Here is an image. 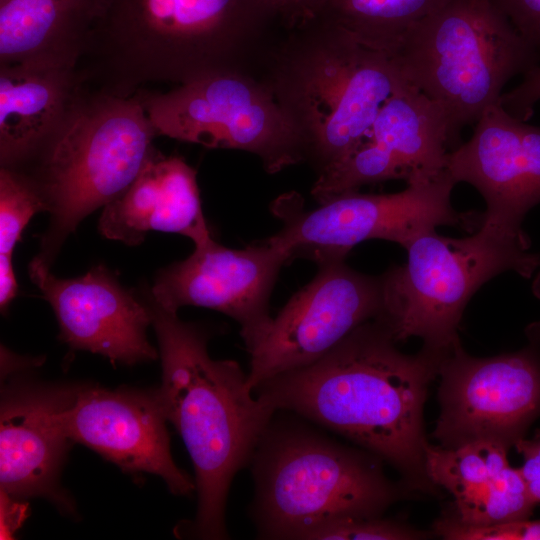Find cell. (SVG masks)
I'll return each instance as SVG.
<instances>
[{"mask_svg": "<svg viewBox=\"0 0 540 540\" xmlns=\"http://www.w3.org/2000/svg\"><path fill=\"white\" fill-rule=\"evenodd\" d=\"M99 232L129 246L148 232L177 233L195 245L211 239L204 217L196 171L181 157L156 150L134 181L104 206Z\"/></svg>", "mask_w": 540, "mask_h": 540, "instance_id": "18", "label": "cell"}, {"mask_svg": "<svg viewBox=\"0 0 540 540\" xmlns=\"http://www.w3.org/2000/svg\"><path fill=\"white\" fill-rule=\"evenodd\" d=\"M508 447L476 440L455 448L428 445L426 473L454 498L458 523L488 526L528 519L535 503L519 468L510 466Z\"/></svg>", "mask_w": 540, "mask_h": 540, "instance_id": "19", "label": "cell"}, {"mask_svg": "<svg viewBox=\"0 0 540 540\" xmlns=\"http://www.w3.org/2000/svg\"><path fill=\"white\" fill-rule=\"evenodd\" d=\"M403 79L445 111L454 137L535 66L536 48L493 0H446L403 36L390 57Z\"/></svg>", "mask_w": 540, "mask_h": 540, "instance_id": "7", "label": "cell"}, {"mask_svg": "<svg viewBox=\"0 0 540 540\" xmlns=\"http://www.w3.org/2000/svg\"><path fill=\"white\" fill-rule=\"evenodd\" d=\"M47 211L33 182L22 172L0 169V255L13 256L16 243L33 215Z\"/></svg>", "mask_w": 540, "mask_h": 540, "instance_id": "24", "label": "cell"}, {"mask_svg": "<svg viewBox=\"0 0 540 540\" xmlns=\"http://www.w3.org/2000/svg\"><path fill=\"white\" fill-rule=\"evenodd\" d=\"M455 184L444 171L430 180L407 183L397 193L347 192L311 211L296 210L293 203L289 209L276 205L284 226L269 239L286 249L291 260L304 257L316 263L345 258L356 244L369 239L392 241L406 249L437 226H473L474 214L452 207Z\"/></svg>", "mask_w": 540, "mask_h": 540, "instance_id": "10", "label": "cell"}, {"mask_svg": "<svg viewBox=\"0 0 540 540\" xmlns=\"http://www.w3.org/2000/svg\"><path fill=\"white\" fill-rule=\"evenodd\" d=\"M284 28H293L318 17L328 0H264Z\"/></svg>", "mask_w": 540, "mask_h": 540, "instance_id": "29", "label": "cell"}, {"mask_svg": "<svg viewBox=\"0 0 540 540\" xmlns=\"http://www.w3.org/2000/svg\"><path fill=\"white\" fill-rule=\"evenodd\" d=\"M18 291L12 256L0 255V307L6 311Z\"/></svg>", "mask_w": 540, "mask_h": 540, "instance_id": "32", "label": "cell"}, {"mask_svg": "<svg viewBox=\"0 0 540 540\" xmlns=\"http://www.w3.org/2000/svg\"><path fill=\"white\" fill-rule=\"evenodd\" d=\"M425 534L398 521L376 517H345L310 531L304 540H411Z\"/></svg>", "mask_w": 540, "mask_h": 540, "instance_id": "25", "label": "cell"}, {"mask_svg": "<svg viewBox=\"0 0 540 540\" xmlns=\"http://www.w3.org/2000/svg\"><path fill=\"white\" fill-rule=\"evenodd\" d=\"M277 23L264 0H98L80 69L88 83L126 97L151 82L256 75Z\"/></svg>", "mask_w": 540, "mask_h": 540, "instance_id": "2", "label": "cell"}, {"mask_svg": "<svg viewBox=\"0 0 540 540\" xmlns=\"http://www.w3.org/2000/svg\"><path fill=\"white\" fill-rule=\"evenodd\" d=\"M134 94L158 136L252 153L270 174L307 159L298 131L253 73L220 72L168 92Z\"/></svg>", "mask_w": 540, "mask_h": 540, "instance_id": "9", "label": "cell"}, {"mask_svg": "<svg viewBox=\"0 0 540 540\" xmlns=\"http://www.w3.org/2000/svg\"><path fill=\"white\" fill-rule=\"evenodd\" d=\"M29 516V503L0 490V539H13Z\"/></svg>", "mask_w": 540, "mask_h": 540, "instance_id": "31", "label": "cell"}, {"mask_svg": "<svg viewBox=\"0 0 540 540\" xmlns=\"http://www.w3.org/2000/svg\"><path fill=\"white\" fill-rule=\"evenodd\" d=\"M162 382L155 396L187 448L198 496L193 531L225 539V507L231 482L249 465L276 410L253 395L247 374L234 360H214L207 334L147 295Z\"/></svg>", "mask_w": 540, "mask_h": 540, "instance_id": "3", "label": "cell"}, {"mask_svg": "<svg viewBox=\"0 0 540 540\" xmlns=\"http://www.w3.org/2000/svg\"><path fill=\"white\" fill-rule=\"evenodd\" d=\"M528 247L481 227L465 238L423 233L406 248V262L381 276L383 307L375 320L396 342L419 337L423 347L449 351L459 342L469 299L485 282L509 270L529 277L540 267Z\"/></svg>", "mask_w": 540, "mask_h": 540, "instance_id": "8", "label": "cell"}, {"mask_svg": "<svg viewBox=\"0 0 540 540\" xmlns=\"http://www.w3.org/2000/svg\"><path fill=\"white\" fill-rule=\"evenodd\" d=\"M439 375L434 437L442 447L491 440L510 448L540 416V353L532 347L477 358L459 341L444 357Z\"/></svg>", "mask_w": 540, "mask_h": 540, "instance_id": "11", "label": "cell"}, {"mask_svg": "<svg viewBox=\"0 0 540 540\" xmlns=\"http://www.w3.org/2000/svg\"><path fill=\"white\" fill-rule=\"evenodd\" d=\"M446 0H328L320 15L391 57L403 36Z\"/></svg>", "mask_w": 540, "mask_h": 540, "instance_id": "23", "label": "cell"}, {"mask_svg": "<svg viewBox=\"0 0 540 540\" xmlns=\"http://www.w3.org/2000/svg\"><path fill=\"white\" fill-rule=\"evenodd\" d=\"M156 136L135 94L92 91L87 84L40 153L24 167L31 170L20 171L36 186L51 215L37 259L50 267L78 224L134 181L156 152Z\"/></svg>", "mask_w": 540, "mask_h": 540, "instance_id": "6", "label": "cell"}, {"mask_svg": "<svg viewBox=\"0 0 540 540\" xmlns=\"http://www.w3.org/2000/svg\"><path fill=\"white\" fill-rule=\"evenodd\" d=\"M454 139L444 109L404 81L384 103L358 149L383 181L410 183L440 176Z\"/></svg>", "mask_w": 540, "mask_h": 540, "instance_id": "21", "label": "cell"}, {"mask_svg": "<svg viewBox=\"0 0 540 540\" xmlns=\"http://www.w3.org/2000/svg\"><path fill=\"white\" fill-rule=\"evenodd\" d=\"M65 388L13 383L2 393L0 490L12 497H46L69 507L58 485L70 440L59 419Z\"/></svg>", "mask_w": 540, "mask_h": 540, "instance_id": "17", "label": "cell"}, {"mask_svg": "<svg viewBox=\"0 0 540 540\" xmlns=\"http://www.w3.org/2000/svg\"><path fill=\"white\" fill-rule=\"evenodd\" d=\"M285 31L269 49L260 78L320 173L365 140L405 80L387 55L321 15Z\"/></svg>", "mask_w": 540, "mask_h": 540, "instance_id": "4", "label": "cell"}, {"mask_svg": "<svg viewBox=\"0 0 540 540\" xmlns=\"http://www.w3.org/2000/svg\"><path fill=\"white\" fill-rule=\"evenodd\" d=\"M59 419L70 442L89 447L124 472L157 475L179 496L196 488L171 456L167 420L154 392L65 388Z\"/></svg>", "mask_w": 540, "mask_h": 540, "instance_id": "15", "label": "cell"}, {"mask_svg": "<svg viewBox=\"0 0 540 540\" xmlns=\"http://www.w3.org/2000/svg\"><path fill=\"white\" fill-rule=\"evenodd\" d=\"M87 84L79 66L0 65L1 167L34 160Z\"/></svg>", "mask_w": 540, "mask_h": 540, "instance_id": "20", "label": "cell"}, {"mask_svg": "<svg viewBox=\"0 0 540 540\" xmlns=\"http://www.w3.org/2000/svg\"><path fill=\"white\" fill-rule=\"evenodd\" d=\"M436 534L448 540H540V520H516L488 526H468L451 516L437 520Z\"/></svg>", "mask_w": 540, "mask_h": 540, "instance_id": "26", "label": "cell"}, {"mask_svg": "<svg viewBox=\"0 0 540 540\" xmlns=\"http://www.w3.org/2000/svg\"><path fill=\"white\" fill-rule=\"evenodd\" d=\"M345 258L318 264L316 276L296 292L273 318L259 346L250 353L247 384L309 366L383 307L381 277L350 268Z\"/></svg>", "mask_w": 540, "mask_h": 540, "instance_id": "12", "label": "cell"}, {"mask_svg": "<svg viewBox=\"0 0 540 540\" xmlns=\"http://www.w3.org/2000/svg\"><path fill=\"white\" fill-rule=\"evenodd\" d=\"M540 100V66H534L525 73V78L514 89L503 93L501 105L514 117L527 121L536 102Z\"/></svg>", "mask_w": 540, "mask_h": 540, "instance_id": "28", "label": "cell"}, {"mask_svg": "<svg viewBox=\"0 0 540 540\" xmlns=\"http://www.w3.org/2000/svg\"><path fill=\"white\" fill-rule=\"evenodd\" d=\"M290 260L288 251L269 238L243 249L211 238L159 271L150 295L168 311L200 306L226 314L239 324L250 354L270 329V296L280 269Z\"/></svg>", "mask_w": 540, "mask_h": 540, "instance_id": "13", "label": "cell"}, {"mask_svg": "<svg viewBox=\"0 0 540 540\" xmlns=\"http://www.w3.org/2000/svg\"><path fill=\"white\" fill-rule=\"evenodd\" d=\"M370 320L315 363L272 377L254 395L349 439L392 465L411 488L432 491L426 473L423 407L429 383L450 351L398 350Z\"/></svg>", "mask_w": 540, "mask_h": 540, "instance_id": "1", "label": "cell"}, {"mask_svg": "<svg viewBox=\"0 0 540 540\" xmlns=\"http://www.w3.org/2000/svg\"><path fill=\"white\" fill-rule=\"evenodd\" d=\"M28 272L52 306L60 337L70 347L127 365L158 358L146 337V329L152 324L147 303L123 288L103 265L81 277L62 279L34 257Z\"/></svg>", "mask_w": 540, "mask_h": 540, "instance_id": "16", "label": "cell"}, {"mask_svg": "<svg viewBox=\"0 0 540 540\" xmlns=\"http://www.w3.org/2000/svg\"><path fill=\"white\" fill-rule=\"evenodd\" d=\"M493 1L530 45L540 46V0Z\"/></svg>", "mask_w": 540, "mask_h": 540, "instance_id": "27", "label": "cell"}, {"mask_svg": "<svg viewBox=\"0 0 540 540\" xmlns=\"http://www.w3.org/2000/svg\"><path fill=\"white\" fill-rule=\"evenodd\" d=\"M475 123L471 138L447 154L445 171L483 196L481 228L527 241L521 223L540 202V127L512 116L500 100Z\"/></svg>", "mask_w": 540, "mask_h": 540, "instance_id": "14", "label": "cell"}, {"mask_svg": "<svg viewBox=\"0 0 540 540\" xmlns=\"http://www.w3.org/2000/svg\"><path fill=\"white\" fill-rule=\"evenodd\" d=\"M98 0H0V65L78 67Z\"/></svg>", "mask_w": 540, "mask_h": 540, "instance_id": "22", "label": "cell"}, {"mask_svg": "<svg viewBox=\"0 0 540 540\" xmlns=\"http://www.w3.org/2000/svg\"><path fill=\"white\" fill-rule=\"evenodd\" d=\"M515 448L522 455L523 464L519 468L530 497L540 503V432L531 439H519Z\"/></svg>", "mask_w": 540, "mask_h": 540, "instance_id": "30", "label": "cell"}, {"mask_svg": "<svg viewBox=\"0 0 540 540\" xmlns=\"http://www.w3.org/2000/svg\"><path fill=\"white\" fill-rule=\"evenodd\" d=\"M277 411L250 460V515L261 539H301L345 517H376L404 495L381 459L334 441L309 420Z\"/></svg>", "mask_w": 540, "mask_h": 540, "instance_id": "5", "label": "cell"}]
</instances>
